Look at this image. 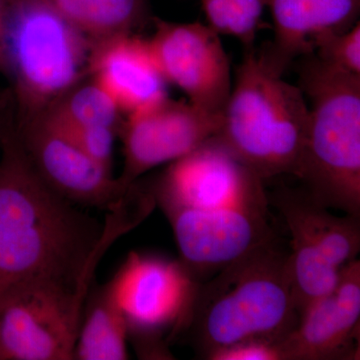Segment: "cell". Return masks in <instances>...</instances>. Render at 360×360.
Segmentation results:
<instances>
[{
	"label": "cell",
	"instance_id": "1",
	"mask_svg": "<svg viewBox=\"0 0 360 360\" xmlns=\"http://www.w3.org/2000/svg\"><path fill=\"white\" fill-rule=\"evenodd\" d=\"M262 182L212 137L170 162L149 187L194 283L276 238Z\"/></svg>",
	"mask_w": 360,
	"mask_h": 360
},
{
	"label": "cell",
	"instance_id": "2",
	"mask_svg": "<svg viewBox=\"0 0 360 360\" xmlns=\"http://www.w3.org/2000/svg\"><path fill=\"white\" fill-rule=\"evenodd\" d=\"M288 251L276 236L198 286L186 329L200 359L243 341L278 342L295 328Z\"/></svg>",
	"mask_w": 360,
	"mask_h": 360
},
{
	"label": "cell",
	"instance_id": "3",
	"mask_svg": "<svg viewBox=\"0 0 360 360\" xmlns=\"http://www.w3.org/2000/svg\"><path fill=\"white\" fill-rule=\"evenodd\" d=\"M309 108L300 87L284 82L253 51L246 53L212 137L262 180L297 177Z\"/></svg>",
	"mask_w": 360,
	"mask_h": 360
},
{
	"label": "cell",
	"instance_id": "4",
	"mask_svg": "<svg viewBox=\"0 0 360 360\" xmlns=\"http://www.w3.org/2000/svg\"><path fill=\"white\" fill-rule=\"evenodd\" d=\"M307 56L300 87L309 120L297 177L319 205L360 217V75Z\"/></svg>",
	"mask_w": 360,
	"mask_h": 360
},
{
	"label": "cell",
	"instance_id": "5",
	"mask_svg": "<svg viewBox=\"0 0 360 360\" xmlns=\"http://www.w3.org/2000/svg\"><path fill=\"white\" fill-rule=\"evenodd\" d=\"M94 44L42 0H8L0 72L11 84L14 122L46 110L90 75Z\"/></svg>",
	"mask_w": 360,
	"mask_h": 360
},
{
	"label": "cell",
	"instance_id": "6",
	"mask_svg": "<svg viewBox=\"0 0 360 360\" xmlns=\"http://www.w3.org/2000/svg\"><path fill=\"white\" fill-rule=\"evenodd\" d=\"M291 236L288 270L300 315L335 288L340 269L360 251V217L331 214L304 188L279 187L267 194Z\"/></svg>",
	"mask_w": 360,
	"mask_h": 360
},
{
	"label": "cell",
	"instance_id": "7",
	"mask_svg": "<svg viewBox=\"0 0 360 360\" xmlns=\"http://www.w3.org/2000/svg\"><path fill=\"white\" fill-rule=\"evenodd\" d=\"M108 283L139 356L172 359L168 343L186 329L200 285L181 262L131 251Z\"/></svg>",
	"mask_w": 360,
	"mask_h": 360
},
{
	"label": "cell",
	"instance_id": "8",
	"mask_svg": "<svg viewBox=\"0 0 360 360\" xmlns=\"http://www.w3.org/2000/svg\"><path fill=\"white\" fill-rule=\"evenodd\" d=\"M89 291L47 279L0 291V360H73Z\"/></svg>",
	"mask_w": 360,
	"mask_h": 360
},
{
	"label": "cell",
	"instance_id": "9",
	"mask_svg": "<svg viewBox=\"0 0 360 360\" xmlns=\"http://www.w3.org/2000/svg\"><path fill=\"white\" fill-rule=\"evenodd\" d=\"M161 75L205 112L221 115L232 85L229 58L219 34L200 22L156 20L148 40Z\"/></svg>",
	"mask_w": 360,
	"mask_h": 360
},
{
	"label": "cell",
	"instance_id": "10",
	"mask_svg": "<svg viewBox=\"0 0 360 360\" xmlns=\"http://www.w3.org/2000/svg\"><path fill=\"white\" fill-rule=\"evenodd\" d=\"M14 127L37 174L73 205L108 210L129 191L130 186L85 155L44 113Z\"/></svg>",
	"mask_w": 360,
	"mask_h": 360
},
{
	"label": "cell",
	"instance_id": "11",
	"mask_svg": "<svg viewBox=\"0 0 360 360\" xmlns=\"http://www.w3.org/2000/svg\"><path fill=\"white\" fill-rule=\"evenodd\" d=\"M221 115H213L188 101L169 97L123 120L124 167L118 176L129 187L158 165L188 155L219 131Z\"/></svg>",
	"mask_w": 360,
	"mask_h": 360
},
{
	"label": "cell",
	"instance_id": "12",
	"mask_svg": "<svg viewBox=\"0 0 360 360\" xmlns=\"http://www.w3.org/2000/svg\"><path fill=\"white\" fill-rule=\"evenodd\" d=\"M0 229L72 231L101 225L37 174L16 135L13 105L0 115Z\"/></svg>",
	"mask_w": 360,
	"mask_h": 360
},
{
	"label": "cell",
	"instance_id": "13",
	"mask_svg": "<svg viewBox=\"0 0 360 360\" xmlns=\"http://www.w3.org/2000/svg\"><path fill=\"white\" fill-rule=\"evenodd\" d=\"M360 262L340 269L336 285L309 304L278 342L281 360H352L359 356Z\"/></svg>",
	"mask_w": 360,
	"mask_h": 360
},
{
	"label": "cell",
	"instance_id": "14",
	"mask_svg": "<svg viewBox=\"0 0 360 360\" xmlns=\"http://www.w3.org/2000/svg\"><path fill=\"white\" fill-rule=\"evenodd\" d=\"M274 25V41L262 56L283 75L300 56L314 54L317 44L331 34L347 32L359 22L360 0H264Z\"/></svg>",
	"mask_w": 360,
	"mask_h": 360
},
{
	"label": "cell",
	"instance_id": "15",
	"mask_svg": "<svg viewBox=\"0 0 360 360\" xmlns=\"http://www.w3.org/2000/svg\"><path fill=\"white\" fill-rule=\"evenodd\" d=\"M90 75L127 115L168 97L167 82L156 65L148 40L122 35L94 46Z\"/></svg>",
	"mask_w": 360,
	"mask_h": 360
},
{
	"label": "cell",
	"instance_id": "16",
	"mask_svg": "<svg viewBox=\"0 0 360 360\" xmlns=\"http://www.w3.org/2000/svg\"><path fill=\"white\" fill-rule=\"evenodd\" d=\"M129 328L108 283L92 288L85 298L73 360H127Z\"/></svg>",
	"mask_w": 360,
	"mask_h": 360
},
{
	"label": "cell",
	"instance_id": "17",
	"mask_svg": "<svg viewBox=\"0 0 360 360\" xmlns=\"http://www.w3.org/2000/svg\"><path fill=\"white\" fill-rule=\"evenodd\" d=\"M94 44L135 34L149 20L148 0H42Z\"/></svg>",
	"mask_w": 360,
	"mask_h": 360
},
{
	"label": "cell",
	"instance_id": "18",
	"mask_svg": "<svg viewBox=\"0 0 360 360\" xmlns=\"http://www.w3.org/2000/svg\"><path fill=\"white\" fill-rule=\"evenodd\" d=\"M53 120L77 127H105L120 132L122 111L91 75L68 89L44 110Z\"/></svg>",
	"mask_w": 360,
	"mask_h": 360
},
{
	"label": "cell",
	"instance_id": "19",
	"mask_svg": "<svg viewBox=\"0 0 360 360\" xmlns=\"http://www.w3.org/2000/svg\"><path fill=\"white\" fill-rule=\"evenodd\" d=\"M208 26L250 47L264 13V0H201Z\"/></svg>",
	"mask_w": 360,
	"mask_h": 360
},
{
	"label": "cell",
	"instance_id": "20",
	"mask_svg": "<svg viewBox=\"0 0 360 360\" xmlns=\"http://www.w3.org/2000/svg\"><path fill=\"white\" fill-rule=\"evenodd\" d=\"M49 118L63 130L78 148L89 156L91 160L112 172L113 149H115V137L118 134L116 130L105 127H77Z\"/></svg>",
	"mask_w": 360,
	"mask_h": 360
},
{
	"label": "cell",
	"instance_id": "21",
	"mask_svg": "<svg viewBox=\"0 0 360 360\" xmlns=\"http://www.w3.org/2000/svg\"><path fill=\"white\" fill-rule=\"evenodd\" d=\"M315 56L340 70L360 75V25L347 32L324 37L317 44Z\"/></svg>",
	"mask_w": 360,
	"mask_h": 360
},
{
	"label": "cell",
	"instance_id": "22",
	"mask_svg": "<svg viewBox=\"0 0 360 360\" xmlns=\"http://www.w3.org/2000/svg\"><path fill=\"white\" fill-rule=\"evenodd\" d=\"M279 342V341H278ZM278 342L248 340L215 350L205 357L207 360H281Z\"/></svg>",
	"mask_w": 360,
	"mask_h": 360
},
{
	"label": "cell",
	"instance_id": "23",
	"mask_svg": "<svg viewBox=\"0 0 360 360\" xmlns=\"http://www.w3.org/2000/svg\"><path fill=\"white\" fill-rule=\"evenodd\" d=\"M11 99L13 97H11V90L6 89L4 91H0V113L11 103Z\"/></svg>",
	"mask_w": 360,
	"mask_h": 360
},
{
	"label": "cell",
	"instance_id": "24",
	"mask_svg": "<svg viewBox=\"0 0 360 360\" xmlns=\"http://www.w3.org/2000/svg\"><path fill=\"white\" fill-rule=\"evenodd\" d=\"M7 4H8V0H0V33H1L2 22H4Z\"/></svg>",
	"mask_w": 360,
	"mask_h": 360
}]
</instances>
